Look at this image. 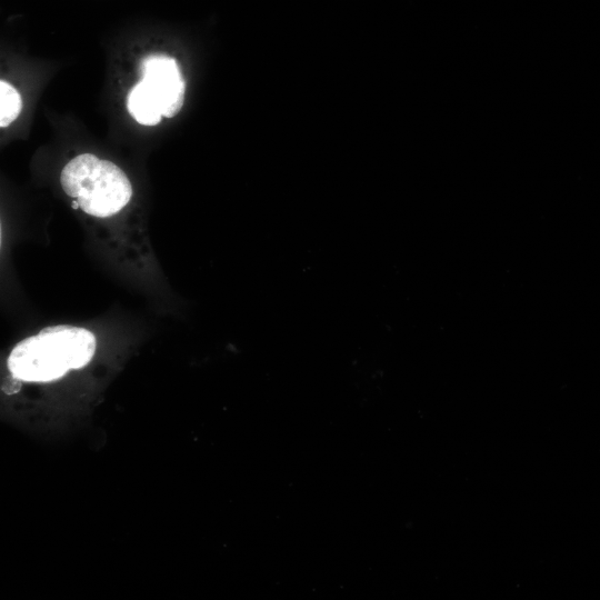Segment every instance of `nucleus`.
Masks as SVG:
<instances>
[{
	"mask_svg": "<svg viewBox=\"0 0 600 600\" xmlns=\"http://www.w3.org/2000/svg\"><path fill=\"white\" fill-rule=\"evenodd\" d=\"M96 347L94 334L86 328L51 326L16 344L7 366L18 380L50 382L87 366Z\"/></svg>",
	"mask_w": 600,
	"mask_h": 600,
	"instance_id": "f257e3e1",
	"label": "nucleus"
},
{
	"mask_svg": "<svg viewBox=\"0 0 600 600\" xmlns=\"http://www.w3.org/2000/svg\"><path fill=\"white\" fill-rule=\"evenodd\" d=\"M60 184L82 211L96 218L120 212L132 197L127 174L113 162L91 153L71 159L60 173Z\"/></svg>",
	"mask_w": 600,
	"mask_h": 600,
	"instance_id": "f03ea898",
	"label": "nucleus"
},
{
	"mask_svg": "<svg viewBox=\"0 0 600 600\" xmlns=\"http://www.w3.org/2000/svg\"><path fill=\"white\" fill-rule=\"evenodd\" d=\"M22 100L20 93L7 81H0V127L6 128L20 114Z\"/></svg>",
	"mask_w": 600,
	"mask_h": 600,
	"instance_id": "20e7f679",
	"label": "nucleus"
},
{
	"mask_svg": "<svg viewBox=\"0 0 600 600\" xmlns=\"http://www.w3.org/2000/svg\"><path fill=\"white\" fill-rule=\"evenodd\" d=\"M142 80L128 96V110L141 124L156 126L161 117H174L183 104L184 81L173 58L164 54L147 57Z\"/></svg>",
	"mask_w": 600,
	"mask_h": 600,
	"instance_id": "7ed1b4c3",
	"label": "nucleus"
}]
</instances>
